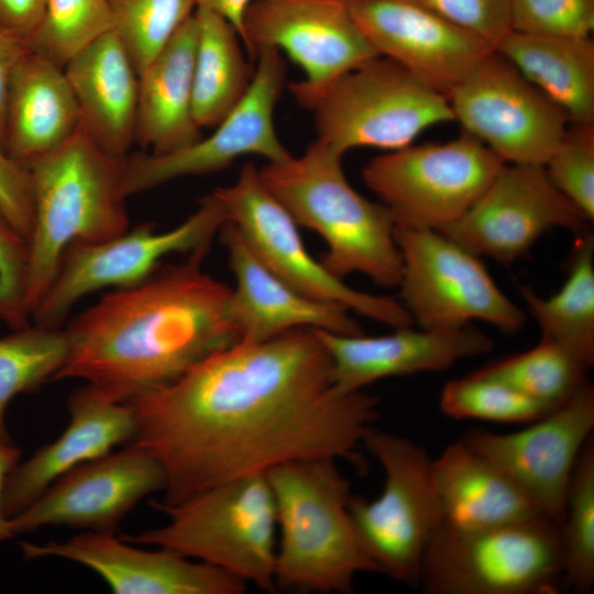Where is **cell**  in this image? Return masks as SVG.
I'll list each match as a JSON object with an SVG mask.
<instances>
[{
    "instance_id": "45",
    "label": "cell",
    "mask_w": 594,
    "mask_h": 594,
    "mask_svg": "<svg viewBox=\"0 0 594 594\" xmlns=\"http://www.w3.org/2000/svg\"><path fill=\"white\" fill-rule=\"evenodd\" d=\"M253 1L255 0H196V9H205L226 19L242 41L244 16Z\"/></svg>"
},
{
    "instance_id": "5",
    "label": "cell",
    "mask_w": 594,
    "mask_h": 594,
    "mask_svg": "<svg viewBox=\"0 0 594 594\" xmlns=\"http://www.w3.org/2000/svg\"><path fill=\"white\" fill-rule=\"evenodd\" d=\"M265 476L279 531L276 591L351 594L360 573H380L358 539L351 485L336 459L292 461Z\"/></svg>"
},
{
    "instance_id": "22",
    "label": "cell",
    "mask_w": 594,
    "mask_h": 594,
    "mask_svg": "<svg viewBox=\"0 0 594 594\" xmlns=\"http://www.w3.org/2000/svg\"><path fill=\"white\" fill-rule=\"evenodd\" d=\"M219 235L237 282L229 310L239 343L264 342L298 328L344 336L364 333L344 306L309 297L271 272L232 222L228 220Z\"/></svg>"
},
{
    "instance_id": "27",
    "label": "cell",
    "mask_w": 594,
    "mask_h": 594,
    "mask_svg": "<svg viewBox=\"0 0 594 594\" xmlns=\"http://www.w3.org/2000/svg\"><path fill=\"white\" fill-rule=\"evenodd\" d=\"M432 476L449 526L479 529L546 517L503 470L461 439L432 459Z\"/></svg>"
},
{
    "instance_id": "21",
    "label": "cell",
    "mask_w": 594,
    "mask_h": 594,
    "mask_svg": "<svg viewBox=\"0 0 594 594\" xmlns=\"http://www.w3.org/2000/svg\"><path fill=\"white\" fill-rule=\"evenodd\" d=\"M20 546L25 560L56 557L82 564L117 594H242L248 585L213 565L163 548H134L110 534L85 531L66 541Z\"/></svg>"
},
{
    "instance_id": "19",
    "label": "cell",
    "mask_w": 594,
    "mask_h": 594,
    "mask_svg": "<svg viewBox=\"0 0 594 594\" xmlns=\"http://www.w3.org/2000/svg\"><path fill=\"white\" fill-rule=\"evenodd\" d=\"M593 428L594 389L587 383L524 429L474 430L461 440L503 470L547 518L560 524L572 472Z\"/></svg>"
},
{
    "instance_id": "41",
    "label": "cell",
    "mask_w": 594,
    "mask_h": 594,
    "mask_svg": "<svg viewBox=\"0 0 594 594\" xmlns=\"http://www.w3.org/2000/svg\"><path fill=\"white\" fill-rule=\"evenodd\" d=\"M494 51L512 32V0H419Z\"/></svg>"
},
{
    "instance_id": "17",
    "label": "cell",
    "mask_w": 594,
    "mask_h": 594,
    "mask_svg": "<svg viewBox=\"0 0 594 594\" xmlns=\"http://www.w3.org/2000/svg\"><path fill=\"white\" fill-rule=\"evenodd\" d=\"M588 223L542 165L504 163L466 212L440 232L480 257L510 265L548 231L580 234Z\"/></svg>"
},
{
    "instance_id": "23",
    "label": "cell",
    "mask_w": 594,
    "mask_h": 594,
    "mask_svg": "<svg viewBox=\"0 0 594 594\" xmlns=\"http://www.w3.org/2000/svg\"><path fill=\"white\" fill-rule=\"evenodd\" d=\"M67 408L70 419L61 436L19 462L7 476L1 498L7 518L24 510L61 476L136 437L131 404L116 402L90 385L73 391Z\"/></svg>"
},
{
    "instance_id": "36",
    "label": "cell",
    "mask_w": 594,
    "mask_h": 594,
    "mask_svg": "<svg viewBox=\"0 0 594 594\" xmlns=\"http://www.w3.org/2000/svg\"><path fill=\"white\" fill-rule=\"evenodd\" d=\"M439 405L446 416L457 420L499 424H529L553 410L481 370L448 382Z\"/></svg>"
},
{
    "instance_id": "26",
    "label": "cell",
    "mask_w": 594,
    "mask_h": 594,
    "mask_svg": "<svg viewBox=\"0 0 594 594\" xmlns=\"http://www.w3.org/2000/svg\"><path fill=\"white\" fill-rule=\"evenodd\" d=\"M79 127V108L64 68L29 47L8 86L4 150L25 165L66 142Z\"/></svg>"
},
{
    "instance_id": "42",
    "label": "cell",
    "mask_w": 594,
    "mask_h": 594,
    "mask_svg": "<svg viewBox=\"0 0 594 594\" xmlns=\"http://www.w3.org/2000/svg\"><path fill=\"white\" fill-rule=\"evenodd\" d=\"M0 207L28 241L33 224V190L30 172L26 165L10 156L1 144Z\"/></svg>"
},
{
    "instance_id": "7",
    "label": "cell",
    "mask_w": 594,
    "mask_h": 594,
    "mask_svg": "<svg viewBox=\"0 0 594 594\" xmlns=\"http://www.w3.org/2000/svg\"><path fill=\"white\" fill-rule=\"evenodd\" d=\"M562 580L560 524L537 517L479 529L442 522L418 586L428 594H556Z\"/></svg>"
},
{
    "instance_id": "33",
    "label": "cell",
    "mask_w": 594,
    "mask_h": 594,
    "mask_svg": "<svg viewBox=\"0 0 594 594\" xmlns=\"http://www.w3.org/2000/svg\"><path fill=\"white\" fill-rule=\"evenodd\" d=\"M588 370L568 351L542 339L527 351L481 369L551 409L564 404L590 383Z\"/></svg>"
},
{
    "instance_id": "13",
    "label": "cell",
    "mask_w": 594,
    "mask_h": 594,
    "mask_svg": "<svg viewBox=\"0 0 594 594\" xmlns=\"http://www.w3.org/2000/svg\"><path fill=\"white\" fill-rule=\"evenodd\" d=\"M212 193L255 256L298 292L340 304L393 329L414 326L400 300L350 287L309 254L298 224L263 184L253 163L241 168L234 184Z\"/></svg>"
},
{
    "instance_id": "9",
    "label": "cell",
    "mask_w": 594,
    "mask_h": 594,
    "mask_svg": "<svg viewBox=\"0 0 594 594\" xmlns=\"http://www.w3.org/2000/svg\"><path fill=\"white\" fill-rule=\"evenodd\" d=\"M362 444L382 466L384 485L374 499L351 495L358 539L381 574L418 586L424 554L442 524L432 459L413 440L374 427Z\"/></svg>"
},
{
    "instance_id": "32",
    "label": "cell",
    "mask_w": 594,
    "mask_h": 594,
    "mask_svg": "<svg viewBox=\"0 0 594 594\" xmlns=\"http://www.w3.org/2000/svg\"><path fill=\"white\" fill-rule=\"evenodd\" d=\"M68 355L65 329L28 323L0 338V447L13 444L6 413L20 394L53 381Z\"/></svg>"
},
{
    "instance_id": "1",
    "label": "cell",
    "mask_w": 594,
    "mask_h": 594,
    "mask_svg": "<svg viewBox=\"0 0 594 594\" xmlns=\"http://www.w3.org/2000/svg\"><path fill=\"white\" fill-rule=\"evenodd\" d=\"M134 441L163 466L162 505L298 460H355L378 400L334 387L311 328L215 352L170 384L129 402Z\"/></svg>"
},
{
    "instance_id": "43",
    "label": "cell",
    "mask_w": 594,
    "mask_h": 594,
    "mask_svg": "<svg viewBox=\"0 0 594 594\" xmlns=\"http://www.w3.org/2000/svg\"><path fill=\"white\" fill-rule=\"evenodd\" d=\"M47 0H0V28L29 45L43 19Z\"/></svg>"
},
{
    "instance_id": "20",
    "label": "cell",
    "mask_w": 594,
    "mask_h": 594,
    "mask_svg": "<svg viewBox=\"0 0 594 594\" xmlns=\"http://www.w3.org/2000/svg\"><path fill=\"white\" fill-rule=\"evenodd\" d=\"M378 53L448 95L494 51L419 0H344Z\"/></svg>"
},
{
    "instance_id": "25",
    "label": "cell",
    "mask_w": 594,
    "mask_h": 594,
    "mask_svg": "<svg viewBox=\"0 0 594 594\" xmlns=\"http://www.w3.org/2000/svg\"><path fill=\"white\" fill-rule=\"evenodd\" d=\"M77 101L80 124L106 152L125 157L135 142L139 75L110 30L64 67Z\"/></svg>"
},
{
    "instance_id": "8",
    "label": "cell",
    "mask_w": 594,
    "mask_h": 594,
    "mask_svg": "<svg viewBox=\"0 0 594 594\" xmlns=\"http://www.w3.org/2000/svg\"><path fill=\"white\" fill-rule=\"evenodd\" d=\"M298 103L312 112L317 140L341 156L355 147L398 150L424 130L454 121L446 95L384 56Z\"/></svg>"
},
{
    "instance_id": "38",
    "label": "cell",
    "mask_w": 594,
    "mask_h": 594,
    "mask_svg": "<svg viewBox=\"0 0 594 594\" xmlns=\"http://www.w3.org/2000/svg\"><path fill=\"white\" fill-rule=\"evenodd\" d=\"M543 167L554 187L592 222L594 124H570Z\"/></svg>"
},
{
    "instance_id": "28",
    "label": "cell",
    "mask_w": 594,
    "mask_h": 594,
    "mask_svg": "<svg viewBox=\"0 0 594 594\" xmlns=\"http://www.w3.org/2000/svg\"><path fill=\"white\" fill-rule=\"evenodd\" d=\"M198 23L190 15L139 74L135 142L162 155L201 138L193 111V73Z\"/></svg>"
},
{
    "instance_id": "44",
    "label": "cell",
    "mask_w": 594,
    "mask_h": 594,
    "mask_svg": "<svg viewBox=\"0 0 594 594\" xmlns=\"http://www.w3.org/2000/svg\"><path fill=\"white\" fill-rule=\"evenodd\" d=\"M28 50L29 45L16 40L0 28V144L2 146L9 81L14 67Z\"/></svg>"
},
{
    "instance_id": "4",
    "label": "cell",
    "mask_w": 594,
    "mask_h": 594,
    "mask_svg": "<svg viewBox=\"0 0 594 594\" xmlns=\"http://www.w3.org/2000/svg\"><path fill=\"white\" fill-rule=\"evenodd\" d=\"M342 157L315 140L299 155L260 170L266 188L297 224L327 244L320 262L336 277L360 273L384 287L398 286L402 255L388 208L359 194L348 182Z\"/></svg>"
},
{
    "instance_id": "16",
    "label": "cell",
    "mask_w": 594,
    "mask_h": 594,
    "mask_svg": "<svg viewBox=\"0 0 594 594\" xmlns=\"http://www.w3.org/2000/svg\"><path fill=\"white\" fill-rule=\"evenodd\" d=\"M242 43L251 58L275 48L304 70L305 80L289 84L297 102L380 56L344 0H255L244 16Z\"/></svg>"
},
{
    "instance_id": "24",
    "label": "cell",
    "mask_w": 594,
    "mask_h": 594,
    "mask_svg": "<svg viewBox=\"0 0 594 594\" xmlns=\"http://www.w3.org/2000/svg\"><path fill=\"white\" fill-rule=\"evenodd\" d=\"M333 366L334 387L350 394L392 376L450 369L490 353L494 341L472 324L455 330L396 328L385 336H344L314 329Z\"/></svg>"
},
{
    "instance_id": "10",
    "label": "cell",
    "mask_w": 594,
    "mask_h": 594,
    "mask_svg": "<svg viewBox=\"0 0 594 594\" xmlns=\"http://www.w3.org/2000/svg\"><path fill=\"white\" fill-rule=\"evenodd\" d=\"M504 162L473 135L444 143H413L363 167L365 185L397 227L442 230L482 195Z\"/></svg>"
},
{
    "instance_id": "3",
    "label": "cell",
    "mask_w": 594,
    "mask_h": 594,
    "mask_svg": "<svg viewBox=\"0 0 594 594\" xmlns=\"http://www.w3.org/2000/svg\"><path fill=\"white\" fill-rule=\"evenodd\" d=\"M125 158L102 150L80 124L66 142L25 164L33 190L23 292L30 319L70 245L130 229L121 193Z\"/></svg>"
},
{
    "instance_id": "30",
    "label": "cell",
    "mask_w": 594,
    "mask_h": 594,
    "mask_svg": "<svg viewBox=\"0 0 594 594\" xmlns=\"http://www.w3.org/2000/svg\"><path fill=\"white\" fill-rule=\"evenodd\" d=\"M198 41L193 73V111L200 129L215 128L245 97L255 65L244 57L241 38L222 16L197 8Z\"/></svg>"
},
{
    "instance_id": "40",
    "label": "cell",
    "mask_w": 594,
    "mask_h": 594,
    "mask_svg": "<svg viewBox=\"0 0 594 594\" xmlns=\"http://www.w3.org/2000/svg\"><path fill=\"white\" fill-rule=\"evenodd\" d=\"M28 242L0 207V319L11 329L30 323L23 306Z\"/></svg>"
},
{
    "instance_id": "39",
    "label": "cell",
    "mask_w": 594,
    "mask_h": 594,
    "mask_svg": "<svg viewBox=\"0 0 594 594\" xmlns=\"http://www.w3.org/2000/svg\"><path fill=\"white\" fill-rule=\"evenodd\" d=\"M513 32L541 36H591L594 0H512Z\"/></svg>"
},
{
    "instance_id": "46",
    "label": "cell",
    "mask_w": 594,
    "mask_h": 594,
    "mask_svg": "<svg viewBox=\"0 0 594 594\" xmlns=\"http://www.w3.org/2000/svg\"><path fill=\"white\" fill-rule=\"evenodd\" d=\"M21 460V450L11 444L0 447V543L13 538L10 518H7L2 512L1 498L4 483L9 473Z\"/></svg>"
},
{
    "instance_id": "35",
    "label": "cell",
    "mask_w": 594,
    "mask_h": 594,
    "mask_svg": "<svg viewBox=\"0 0 594 594\" xmlns=\"http://www.w3.org/2000/svg\"><path fill=\"white\" fill-rule=\"evenodd\" d=\"M111 31L138 75L162 52L194 14L196 0H109Z\"/></svg>"
},
{
    "instance_id": "31",
    "label": "cell",
    "mask_w": 594,
    "mask_h": 594,
    "mask_svg": "<svg viewBox=\"0 0 594 594\" xmlns=\"http://www.w3.org/2000/svg\"><path fill=\"white\" fill-rule=\"evenodd\" d=\"M578 235L568 277L557 293L544 298L527 286L519 292L541 339L590 369L594 363V237L588 230Z\"/></svg>"
},
{
    "instance_id": "37",
    "label": "cell",
    "mask_w": 594,
    "mask_h": 594,
    "mask_svg": "<svg viewBox=\"0 0 594 594\" xmlns=\"http://www.w3.org/2000/svg\"><path fill=\"white\" fill-rule=\"evenodd\" d=\"M111 24L109 0H47L29 47L64 68Z\"/></svg>"
},
{
    "instance_id": "34",
    "label": "cell",
    "mask_w": 594,
    "mask_h": 594,
    "mask_svg": "<svg viewBox=\"0 0 594 594\" xmlns=\"http://www.w3.org/2000/svg\"><path fill=\"white\" fill-rule=\"evenodd\" d=\"M562 590L587 593L594 585V441L584 444L569 482L560 522Z\"/></svg>"
},
{
    "instance_id": "2",
    "label": "cell",
    "mask_w": 594,
    "mask_h": 594,
    "mask_svg": "<svg viewBox=\"0 0 594 594\" xmlns=\"http://www.w3.org/2000/svg\"><path fill=\"white\" fill-rule=\"evenodd\" d=\"M209 248L103 296L65 328L68 355L53 381L82 380L119 403L173 383L239 340L232 288L201 265Z\"/></svg>"
},
{
    "instance_id": "18",
    "label": "cell",
    "mask_w": 594,
    "mask_h": 594,
    "mask_svg": "<svg viewBox=\"0 0 594 594\" xmlns=\"http://www.w3.org/2000/svg\"><path fill=\"white\" fill-rule=\"evenodd\" d=\"M166 474L155 457L132 441L84 463L51 484L10 518L13 536L44 526L114 535L125 515L147 495L164 491Z\"/></svg>"
},
{
    "instance_id": "29",
    "label": "cell",
    "mask_w": 594,
    "mask_h": 594,
    "mask_svg": "<svg viewBox=\"0 0 594 594\" xmlns=\"http://www.w3.org/2000/svg\"><path fill=\"white\" fill-rule=\"evenodd\" d=\"M556 102L570 124H594L592 36H541L510 32L495 48Z\"/></svg>"
},
{
    "instance_id": "6",
    "label": "cell",
    "mask_w": 594,
    "mask_h": 594,
    "mask_svg": "<svg viewBox=\"0 0 594 594\" xmlns=\"http://www.w3.org/2000/svg\"><path fill=\"white\" fill-rule=\"evenodd\" d=\"M152 506L168 516L167 524L122 540L154 544L277 592L276 507L265 474L220 484L177 504Z\"/></svg>"
},
{
    "instance_id": "15",
    "label": "cell",
    "mask_w": 594,
    "mask_h": 594,
    "mask_svg": "<svg viewBox=\"0 0 594 594\" xmlns=\"http://www.w3.org/2000/svg\"><path fill=\"white\" fill-rule=\"evenodd\" d=\"M255 61L248 94L209 136L167 154L127 156L121 182L124 198L180 177L219 172L244 155H258L267 163L292 156L274 124L275 107L285 85V62L280 52L270 47L261 48Z\"/></svg>"
},
{
    "instance_id": "11",
    "label": "cell",
    "mask_w": 594,
    "mask_h": 594,
    "mask_svg": "<svg viewBox=\"0 0 594 594\" xmlns=\"http://www.w3.org/2000/svg\"><path fill=\"white\" fill-rule=\"evenodd\" d=\"M402 255L400 302L414 324L455 330L474 320L519 332L525 311L494 282L481 257L438 230L395 228Z\"/></svg>"
},
{
    "instance_id": "14",
    "label": "cell",
    "mask_w": 594,
    "mask_h": 594,
    "mask_svg": "<svg viewBox=\"0 0 594 594\" xmlns=\"http://www.w3.org/2000/svg\"><path fill=\"white\" fill-rule=\"evenodd\" d=\"M448 99L454 121L504 163L543 166L570 125L568 114L496 51Z\"/></svg>"
},
{
    "instance_id": "12",
    "label": "cell",
    "mask_w": 594,
    "mask_h": 594,
    "mask_svg": "<svg viewBox=\"0 0 594 594\" xmlns=\"http://www.w3.org/2000/svg\"><path fill=\"white\" fill-rule=\"evenodd\" d=\"M228 220L223 205L211 193L170 230L157 232L144 223L106 241L70 245L31 319L44 327L62 328L72 307L86 295L105 287L136 285L152 275L165 256L209 248Z\"/></svg>"
}]
</instances>
